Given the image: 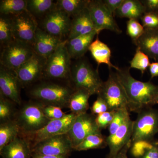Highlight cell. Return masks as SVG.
I'll list each match as a JSON object with an SVG mask.
<instances>
[{"label":"cell","mask_w":158,"mask_h":158,"mask_svg":"<svg viewBox=\"0 0 158 158\" xmlns=\"http://www.w3.org/2000/svg\"><path fill=\"white\" fill-rule=\"evenodd\" d=\"M130 111L127 108L115 111L113 120L108 127L110 135H113L130 117Z\"/></svg>","instance_id":"34"},{"label":"cell","mask_w":158,"mask_h":158,"mask_svg":"<svg viewBox=\"0 0 158 158\" xmlns=\"http://www.w3.org/2000/svg\"><path fill=\"white\" fill-rule=\"evenodd\" d=\"M148 68L151 79L158 77V61L150 63Z\"/></svg>","instance_id":"45"},{"label":"cell","mask_w":158,"mask_h":158,"mask_svg":"<svg viewBox=\"0 0 158 158\" xmlns=\"http://www.w3.org/2000/svg\"><path fill=\"white\" fill-rule=\"evenodd\" d=\"M89 51L94 60L98 65L105 64L110 69L114 68L118 70V67L112 64L111 62V51L106 44L99 39L98 36L89 47Z\"/></svg>","instance_id":"23"},{"label":"cell","mask_w":158,"mask_h":158,"mask_svg":"<svg viewBox=\"0 0 158 158\" xmlns=\"http://www.w3.org/2000/svg\"><path fill=\"white\" fill-rule=\"evenodd\" d=\"M141 1L145 8V13L149 12L158 15V0H142Z\"/></svg>","instance_id":"41"},{"label":"cell","mask_w":158,"mask_h":158,"mask_svg":"<svg viewBox=\"0 0 158 158\" xmlns=\"http://www.w3.org/2000/svg\"><path fill=\"white\" fill-rule=\"evenodd\" d=\"M158 104V94L155 100V105Z\"/></svg>","instance_id":"47"},{"label":"cell","mask_w":158,"mask_h":158,"mask_svg":"<svg viewBox=\"0 0 158 158\" xmlns=\"http://www.w3.org/2000/svg\"><path fill=\"white\" fill-rule=\"evenodd\" d=\"M94 31L96 32L87 8L72 19L70 30L67 40L90 34Z\"/></svg>","instance_id":"20"},{"label":"cell","mask_w":158,"mask_h":158,"mask_svg":"<svg viewBox=\"0 0 158 158\" xmlns=\"http://www.w3.org/2000/svg\"><path fill=\"white\" fill-rule=\"evenodd\" d=\"M133 122L132 142L144 140L153 141L158 133V110L148 107L138 112Z\"/></svg>","instance_id":"8"},{"label":"cell","mask_w":158,"mask_h":158,"mask_svg":"<svg viewBox=\"0 0 158 158\" xmlns=\"http://www.w3.org/2000/svg\"><path fill=\"white\" fill-rule=\"evenodd\" d=\"M139 158H158V141H155L153 146Z\"/></svg>","instance_id":"43"},{"label":"cell","mask_w":158,"mask_h":158,"mask_svg":"<svg viewBox=\"0 0 158 158\" xmlns=\"http://www.w3.org/2000/svg\"><path fill=\"white\" fill-rule=\"evenodd\" d=\"M14 39L34 45L38 22L27 11L10 16Z\"/></svg>","instance_id":"12"},{"label":"cell","mask_w":158,"mask_h":158,"mask_svg":"<svg viewBox=\"0 0 158 158\" xmlns=\"http://www.w3.org/2000/svg\"><path fill=\"white\" fill-rule=\"evenodd\" d=\"M108 146L106 137L101 134L90 135L74 148L78 151L93 149H102Z\"/></svg>","instance_id":"29"},{"label":"cell","mask_w":158,"mask_h":158,"mask_svg":"<svg viewBox=\"0 0 158 158\" xmlns=\"http://www.w3.org/2000/svg\"><path fill=\"white\" fill-rule=\"evenodd\" d=\"M135 44L149 58L158 61V27L144 28V33Z\"/></svg>","instance_id":"19"},{"label":"cell","mask_w":158,"mask_h":158,"mask_svg":"<svg viewBox=\"0 0 158 158\" xmlns=\"http://www.w3.org/2000/svg\"><path fill=\"white\" fill-rule=\"evenodd\" d=\"M97 95L106 102L110 111L123 108L128 109V102L124 89L118 81L116 72L111 69L107 80L103 83Z\"/></svg>","instance_id":"9"},{"label":"cell","mask_w":158,"mask_h":158,"mask_svg":"<svg viewBox=\"0 0 158 158\" xmlns=\"http://www.w3.org/2000/svg\"><path fill=\"white\" fill-rule=\"evenodd\" d=\"M77 116L71 112L62 118L51 120L44 127L38 131L19 136L25 139L32 148L37 143L45 139L67 134Z\"/></svg>","instance_id":"6"},{"label":"cell","mask_w":158,"mask_h":158,"mask_svg":"<svg viewBox=\"0 0 158 158\" xmlns=\"http://www.w3.org/2000/svg\"><path fill=\"white\" fill-rule=\"evenodd\" d=\"M44 80L29 87L27 94L31 99L44 106L68 108L71 96L75 90L70 83L64 84Z\"/></svg>","instance_id":"2"},{"label":"cell","mask_w":158,"mask_h":158,"mask_svg":"<svg viewBox=\"0 0 158 158\" xmlns=\"http://www.w3.org/2000/svg\"><path fill=\"white\" fill-rule=\"evenodd\" d=\"M20 130L13 119L0 123V149L19 135Z\"/></svg>","instance_id":"28"},{"label":"cell","mask_w":158,"mask_h":158,"mask_svg":"<svg viewBox=\"0 0 158 158\" xmlns=\"http://www.w3.org/2000/svg\"><path fill=\"white\" fill-rule=\"evenodd\" d=\"M72 19L64 11L56 9L40 20L38 27L54 37L65 40L70 31Z\"/></svg>","instance_id":"10"},{"label":"cell","mask_w":158,"mask_h":158,"mask_svg":"<svg viewBox=\"0 0 158 158\" xmlns=\"http://www.w3.org/2000/svg\"><path fill=\"white\" fill-rule=\"evenodd\" d=\"M20 106L13 119L19 128V135L38 131L51 120L44 113V105L39 102L31 99Z\"/></svg>","instance_id":"3"},{"label":"cell","mask_w":158,"mask_h":158,"mask_svg":"<svg viewBox=\"0 0 158 158\" xmlns=\"http://www.w3.org/2000/svg\"><path fill=\"white\" fill-rule=\"evenodd\" d=\"M34 54L33 46L15 39L3 47L1 54V65L15 72L28 61Z\"/></svg>","instance_id":"7"},{"label":"cell","mask_w":158,"mask_h":158,"mask_svg":"<svg viewBox=\"0 0 158 158\" xmlns=\"http://www.w3.org/2000/svg\"><path fill=\"white\" fill-rule=\"evenodd\" d=\"M133 122L130 117L113 135L106 137L110 152L106 158H113L131 140Z\"/></svg>","instance_id":"17"},{"label":"cell","mask_w":158,"mask_h":158,"mask_svg":"<svg viewBox=\"0 0 158 158\" xmlns=\"http://www.w3.org/2000/svg\"><path fill=\"white\" fill-rule=\"evenodd\" d=\"M66 41L67 39L47 60L44 70V79L65 80L69 82L71 58L66 47Z\"/></svg>","instance_id":"5"},{"label":"cell","mask_w":158,"mask_h":158,"mask_svg":"<svg viewBox=\"0 0 158 158\" xmlns=\"http://www.w3.org/2000/svg\"><path fill=\"white\" fill-rule=\"evenodd\" d=\"M130 63L131 68L141 71L142 74L149 68L150 64L149 57L138 48L136 49L135 54Z\"/></svg>","instance_id":"33"},{"label":"cell","mask_w":158,"mask_h":158,"mask_svg":"<svg viewBox=\"0 0 158 158\" xmlns=\"http://www.w3.org/2000/svg\"><path fill=\"white\" fill-rule=\"evenodd\" d=\"M87 8L98 35L104 30H110L117 34L122 33L114 15L105 6L102 0H90Z\"/></svg>","instance_id":"11"},{"label":"cell","mask_w":158,"mask_h":158,"mask_svg":"<svg viewBox=\"0 0 158 158\" xmlns=\"http://www.w3.org/2000/svg\"><path fill=\"white\" fill-rule=\"evenodd\" d=\"M155 141L140 140L132 142L129 149L131 155L134 158L141 157L153 146Z\"/></svg>","instance_id":"35"},{"label":"cell","mask_w":158,"mask_h":158,"mask_svg":"<svg viewBox=\"0 0 158 158\" xmlns=\"http://www.w3.org/2000/svg\"><path fill=\"white\" fill-rule=\"evenodd\" d=\"M43 112L45 116L51 120L59 119L66 115L62 108L53 106H44Z\"/></svg>","instance_id":"38"},{"label":"cell","mask_w":158,"mask_h":158,"mask_svg":"<svg viewBox=\"0 0 158 158\" xmlns=\"http://www.w3.org/2000/svg\"><path fill=\"white\" fill-rule=\"evenodd\" d=\"M145 12V8L141 1L124 0L116 10L115 15L119 18H127L138 20Z\"/></svg>","instance_id":"24"},{"label":"cell","mask_w":158,"mask_h":158,"mask_svg":"<svg viewBox=\"0 0 158 158\" xmlns=\"http://www.w3.org/2000/svg\"><path fill=\"white\" fill-rule=\"evenodd\" d=\"M69 82L75 90H86L91 95L98 94L103 83L98 70L82 58L72 65Z\"/></svg>","instance_id":"4"},{"label":"cell","mask_w":158,"mask_h":158,"mask_svg":"<svg viewBox=\"0 0 158 158\" xmlns=\"http://www.w3.org/2000/svg\"><path fill=\"white\" fill-rule=\"evenodd\" d=\"M91 114L97 116L99 114L110 111L109 106L106 102L99 97L93 103L92 106L90 107Z\"/></svg>","instance_id":"40"},{"label":"cell","mask_w":158,"mask_h":158,"mask_svg":"<svg viewBox=\"0 0 158 158\" xmlns=\"http://www.w3.org/2000/svg\"><path fill=\"white\" fill-rule=\"evenodd\" d=\"M91 95L86 90L76 89L71 96L69 109L77 115L87 113L89 109L88 100Z\"/></svg>","instance_id":"25"},{"label":"cell","mask_w":158,"mask_h":158,"mask_svg":"<svg viewBox=\"0 0 158 158\" xmlns=\"http://www.w3.org/2000/svg\"><path fill=\"white\" fill-rule=\"evenodd\" d=\"M21 88L15 73L0 65V94L20 106L22 104L21 97Z\"/></svg>","instance_id":"16"},{"label":"cell","mask_w":158,"mask_h":158,"mask_svg":"<svg viewBox=\"0 0 158 158\" xmlns=\"http://www.w3.org/2000/svg\"><path fill=\"white\" fill-rule=\"evenodd\" d=\"M140 19L144 28L152 29L158 27V14L146 12L141 16Z\"/></svg>","instance_id":"39"},{"label":"cell","mask_w":158,"mask_h":158,"mask_svg":"<svg viewBox=\"0 0 158 158\" xmlns=\"http://www.w3.org/2000/svg\"><path fill=\"white\" fill-rule=\"evenodd\" d=\"M27 0H1V15L12 16L27 10Z\"/></svg>","instance_id":"30"},{"label":"cell","mask_w":158,"mask_h":158,"mask_svg":"<svg viewBox=\"0 0 158 158\" xmlns=\"http://www.w3.org/2000/svg\"><path fill=\"white\" fill-rule=\"evenodd\" d=\"M15 40L11 17L1 15L0 17V42L3 48Z\"/></svg>","instance_id":"31"},{"label":"cell","mask_w":158,"mask_h":158,"mask_svg":"<svg viewBox=\"0 0 158 158\" xmlns=\"http://www.w3.org/2000/svg\"><path fill=\"white\" fill-rule=\"evenodd\" d=\"M64 40L54 37L38 27L33 45L34 53L47 60Z\"/></svg>","instance_id":"18"},{"label":"cell","mask_w":158,"mask_h":158,"mask_svg":"<svg viewBox=\"0 0 158 158\" xmlns=\"http://www.w3.org/2000/svg\"><path fill=\"white\" fill-rule=\"evenodd\" d=\"M0 154L3 158H31L32 151L28 142L19 135L0 149Z\"/></svg>","instance_id":"21"},{"label":"cell","mask_w":158,"mask_h":158,"mask_svg":"<svg viewBox=\"0 0 158 158\" xmlns=\"http://www.w3.org/2000/svg\"><path fill=\"white\" fill-rule=\"evenodd\" d=\"M132 141L131 140L123 148L119 151V152L114 158H129L127 156V152L129 150L130 147L131 145Z\"/></svg>","instance_id":"44"},{"label":"cell","mask_w":158,"mask_h":158,"mask_svg":"<svg viewBox=\"0 0 158 158\" xmlns=\"http://www.w3.org/2000/svg\"><path fill=\"white\" fill-rule=\"evenodd\" d=\"M115 72L127 96L130 112L138 113L155 105L158 94L157 85L134 78L130 73L129 68H119Z\"/></svg>","instance_id":"1"},{"label":"cell","mask_w":158,"mask_h":158,"mask_svg":"<svg viewBox=\"0 0 158 158\" xmlns=\"http://www.w3.org/2000/svg\"><path fill=\"white\" fill-rule=\"evenodd\" d=\"M68 156H52L42 155L32 153L31 158H68Z\"/></svg>","instance_id":"46"},{"label":"cell","mask_w":158,"mask_h":158,"mask_svg":"<svg viewBox=\"0 0 158 158\" xmlns=\"http://www.w3.org/2000/svg\"><path fill=\"white\" fill-rule=\"evenodd\" d=\"M96 35H98L97 33L94 31L87 35L67 39L66 47L71 59L77 60L83 58L89 51V47Z\"/></svg>","instance_id":"22"},{"label":"cell","mask_w":158,"mask_h":158,"mask_svg":"<svg viewBox=\"0 0 158 158\" xmlns=\"http://www.w3.org/2000/svg\"><path fill=\"white\" fill-rule=\"evenodd\" d=\"M73 150V147L67 134L45 139L31 148L32 153L52 156H69Z\"/></svg>","instance_id":"14"},{"label":"cell","mask_w":158,"mask_h":158,"mask_svg":"<svg viewBox=\"0 0 158 158\" xmlns=\"http://www.w3.org/2000/svg\"><path fill=\"white\" fill-rule=\"evenodd\" d=\"M90 0H58L56 2L58 9L64 11L72 19L88 7Z\"/></svg>","instance_id":"27"},{"label":"cell","mask_w":158,"mask_h":158,"mask_svg":"<svg viewBox=\"0 0 158 158\" xmlns=\"http://www.w3.org/2000/svg\"><path fill=\"white\" fill-rule=\"evenodd\" d=\"M96 116L87 113L78 115L67 133L73 148L90 135L101 134L102 130L97 124Z\"/></svg>","instance_id":"13"},{"label":"cell","mask_w":158,"mask_h":158,"mask_svg":"<svg viewBox=\"0 0 158 158\" xmlns=\"http://www.w3.org/2000/svg\"><path fill=\"white\" fill-rule=\"evenodd\" d=\"M47 60L34 53L33 56L15 72L22 88H27L44 78Z\"/></svg>","instance_id":"15"},{"label":"cell","mask_w":158,"mask_h":158,"mask_svg":"<svg viewBox=\"0 0 158 158\" xmlns=\"http://www.w3.org/2000/svg\"><path fill=\"white\" fill-rule=\"evenodd\" d=\"M115 111H109L96 116L95 121L101 130L106 129L109 127L113 120Z\"/></svg>","instance_id":"37"},{"label":"cell","mask_w":158,"mask_h":158,"mask_svg":"<svg viewBox=\"0 0 158 158\" xmlns=\"http://www.w3.org/2000/svg\"><path fill=\"white\" fill-rule=\"evenodd\" d=\"M144 28L138 20L130 19L127 22V33L133 40L134 43L144 33Z\"/></svg>","instance_id":"36"},{"label":"cell","mask_w":158,"mask_h":158,"mask_svg":"<svg viewBox=\"0 0 158 158\" xmlns=\"http://www.w3.org/2000/svg\"><path fill=\"white\" fill-rule=\"evenodd\" d=\"M17 105L0 94V123L12 120L17 109Z\"/></svg>","instance_id":"32"},{"label":"cell","mask_w":158,"mask_h":158,"mask_svg":"<svg viewBox=\"0 0 158 158\" xmlns=\"http://www.w3.org/2000/svg\"><path fill=\"white\" fill-rule=\"evenodd\" d=\"M56 7V2L52 0H27V10L37 21Z\"/></svg>","instance_id":"26"},{"label":"cell","mask_w":158,"mask_h":158,"mask_svg":"<svg viewBox=\"0 0 158 158\" xmlns=\"http://www.w3.org/2000/svg\"><path fill=\"white\" fill-rule=\"evenodd\" d=\"M102 1L105 6L114 16L116 10L120 7L124 0H102Z\"/></svg>","instance_id":"42"}]
</instances>
